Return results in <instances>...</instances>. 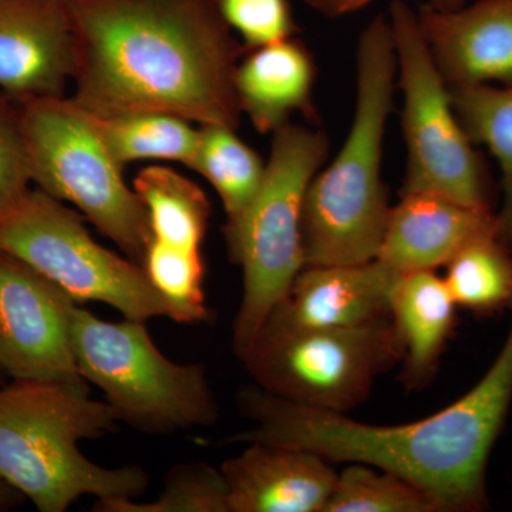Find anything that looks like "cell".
I'll return each instance as SVG.
<instances>
[{
  "label": "cell",
  "mask_w": 512,
  "mask_h": 512,
  "mask_svg": "<svg viewBox=\"0 0 512 512\" xmlns=\"http://www.w3.org/2000/svg\"><path fill=\"white\" fill-rule=\"evenodd\" d=\"M72 99L94 116L160 111L238 130L247 47L215 0H69Z\"/></svg>",
  "instance_id": "6da1fadb"
},
{
  "label": "cell",
  "mask_w": 512,
  "mask_h": 512,
  "mask_svg": "<svg viewBox=\"0 0 512 512\" xmlns=\"http://www.w3.org/2000/svg\"><path fill=\"white\" fill-rule=\"evenodd\" d=\"M511 403L512 316L493 365L473 389L433 416L396 426L367 424L251 384L238 392L239 413L251 429L221 443L275 444L312 451L329 463L370 464L426 491L441 512H478L488 507V461Z\"/></svg>",
  "instance_id": "7a4b0ae2"
},
{
  "label": "cell",
  "mask_w": 512,
  "mask_h": 512,
  "mask_svg": "<svg viewBox=\"0 0 512 512\" xmlns=\"http://www.w3.org/2000/svg\"><path fill=\"white\" fill-rule=\"evenodd\" d=\"M396 74L392 25L389 15H380L357 45L356 104L348 137L306 191L305 266L365 264L379 254L392 208L382 163Z\"/></svg>",
  "instance_id": "3957f363"
},
{
  "label": "cell",
  "mask_w": 512,
  "mask_h": 512,
  "mask_svg": "<svg viewBox=\"0 0 512 512\" xmlns=\"http://www.w3.org/2000/svg\"><path fill=\"white\" fill-rule=\"evenodd\" d=\"M109 402L55 383L13 380L0 386V481L40 512H64L84 495L134 498L150 476L140 466L101 467L79 443L119 429Z\"/></svg>",
  "instance_id": "277c9868"
},
{
  "label": "cell",
  "mask_w": 512,
  "mask_h": 512,
  "mask_svg": "<svg viewBox=\"0 0 512 512\" xmlns=\"http://www.w3.org/2000/svg\"><path fill=\"white\" fill-rule=\"evenodd\" d=\"M328 154L329 138L320 128L288 123L276 130L261 190L238 220L225 224L229 259L244 275L232 333L238 359L305 268L303 204Z\"/></svg>",
  "instance_id": "5b68a950"
},
{
  "label": "cell",
  "mask_w": 512,
  "mask_h": 512,
  "mask_svg": "<svg viewBox=\"0 0 512 512\" xmlns=\"http://www.w3.org/2000/svg\"><path fill=\"white\" fill-rule=\"evenodd\" d=\"M77 365L99 387L121 423L148 434L214 426L220 417L207 370L163 355L146 322L99 319L77 303L72 313Z\"/></svg>",
  "instance_id": "8992f818"
},
{
  "label": "cell",
  "mask_w": 512,
  "mask_h": 512,
  "mask_svg": "<svg viewBox=\"0 0 512 512\" xmlns=\"http://www.w3.org/2000/svg\"><path fill=\"white\" fill-rule=\"evenodd\" d=\"M32 183L69 202L131 261L143 266L153 239L143 201L124 180L89 111L72 97L18 101Z\"/></svg>",
  "instance_id": "52a82bcc"
},
{
  "label": "cell",
  "mask_w": 512,
  "mask_h": 512,
  "mask_svg": "<svg viewBox=\"0 0 512 512\" xmlns=\"http://www.w3.org/2000/svg\"><path fill=\"white\" fill-rule=\"evenodd\" d=\"M389 19L407 150L400 195L430 192L477 210L495 211L487 161L458 120L450 87L434 63L416 12L403 0H393Z\"/></svg>",
  "instance_id": "ba28073f"
},
{
  "label": "cell",
  "mask_w": 512,
  "mask_h": 512,
  "mask_svg": "<svg viewBox=\"0 0 512 512\" xmlns=\"http://www.w3.org/2000/svg\"><path fill=\"white\" fill-rule=\"evenodd\" d=\"M82 214L39 188L0 215V252L55 282L77 303L100 302L124 318L175 320L143 266L100 245Z\"/></svg>",
  "instance_id": "9c48e42d"
},
{
  "label": "cell",
  "mask_w": 512,
  "mask_h": 512,
  "mask_svg": "<svg viewBox=\"0 0 512 512\" xmlns=\"http://www.w3.org/2000/svg\"><path fill=\"white\" fill-rule=\"evenodd\" d=\"M392 316L342 326L259 336L241 357L256 386L291 402L348 413L377 377L403 362Z\"/></svg>",
  "instance_id": "30bf717a"
},
{
  "label": "cell",
  "mask_w": 512,
  "mask_h": 512,
  "mask_svg": "<svg viewBox=\"0 0 512 512\" xmlns=\"http://www.w3.org/2000/svg\"><path fill=\"white\" fill-rule=\"evenodd\" d=\"M77 302L15 256L0 252V369L13 380L60 384L89 394L77 365L72 313Z\"/></svg>",
  "instance_id": "8fae6325"
},
{
  "label": "cell",
  "mask_w": 512,
  "mask_h": 512,
  "mask_svg": "<svg viewBox=\"0 0 512 512\" xmlns=\"http://www.w3.org/2000/svg\"><path fill=\"white\" fill-rule=\"evenodd\" d=\"M74 72L69 0H0V89L15 101L66 96Z\"/></svg>",
  "instance_id": "7c38bea8"
},
{
  "label": "cell",
  "mask_w": 512,
  "mask_h": 512,
  "mask_svg": "<svg viewBox=\"0 0 512 512\" xmlns=\"http://www.w3.org/2000/svg\"><path fill=\"white\" fill-rule=\"evenodd\" d=\"M399 274L379 259L356 265L305 266L256 338L342 328L389 316Z\"/></svg>",
  "instance_id": "4fadbf2b"
},
{
  "label": "cell",
  "mask_w": 512,
  "mask_h": 512,
  "mask_svg": "<svg viewBox=\"0 0 512 512\" xmlns=\"http://www.w3.org/2000/svg\"><path fill=\"white\" fill-rule=\"evenodd\" d=\"M421 33L448 87L512 84V0H474L416 13Z\"/></svg>",
  "instance_id": "5bb4252c"
},
{
  "label": "cell",
  "mask_w": 512,
  "mask_h": 512,
  "mask_svg": "<svg viewBox=\"0 0 512 512\" xmlns=\"http://www.w3.org/2000/svg\"><path fill=\"white\" fill-rule=\"evenodd\" d=\"M247 446L221 466L229 512H323L338 477L332 463L301 448Z\"/></svg>",
  "instance_id": "9a60e30c"
},
{
  "label": "cell",
  "mask_w": 512,
  "mask_h": 512,
  "mask_svg": "<svg viewBox=\"0 0 512 512\" xmlns=\"http://www.w3.org/2000/svg\"><path fill=\"white\" fill-rule=\"evenodd\" d=\"M500 235L497 211L430 192L402 194L390 208L377 258L397 272L434 271L484 235Z\"/></svg>",
  "instance_id": "2e32d148"
},
{
  "label": "cell",
  "mask_w": 512,
  "mask_h": 512,
  "mask_svg": "<svg viewBox=\"0 0 512 512\" xmlns=\"http://www.w3.org/2000/svg\"><path fill=\"white\" fill-rule=\"evenodd\" d=\"M316 76L315 57L296 36L248 49L235 72L242 116L247 114L261 134H274L296 113L318 126L313 103Z\"/></svg>",
  "instance_id": "e0dca14e"
},
{
  "label": "cell",
  "mask_w": 512,
  "mask_h": 512,
  "mask_svg": "<svg viewBox=\"0 0 512 512\" xmlns=\"http://www.w3.org/2000/svg\"><path fill=\"white\" fill-rule=\"evenodd\" d=\"M456 309L444 278L434 271L397 276L390 316L403 343L402 380L407 389H421L433 380L456 326Z\"/></svg>",
  "instance_id": "ac0fdd59"
},
{
  "label": "cell",
  "mask_w": 512,
  "mask_h": 512,
  "mask_svg": "<svg viewBox=\"0 0 512 512\" xmlns=\"http://www.w3.org/2000/svg\"><path fill=\"white\" fill-rule=\"evenodd\" d=\"M133 188L146 207L154 239L173 247L201 251L211 202L194 181L174 168L150 165L134 178Z\"/></svg>",
  "instance_id": "d6986e66"
},
{
  "label": "cell",
  "mask_w": 512,
  "mask_h": 512,
  "mask_svg": "<svg viewBox=\"0 0 512 512\" xmlns=\"http://www.w3.org/2000/svg\"><path fill=\"white\" fill-rule=\"evenodd\" d=\"M451 101L470 140L490 151L500 171V237L512 248V84L450 87Z\"/></svg>",
  "instance_id": "ffe728a7"
},
{
  "label": "cell",
  "mask_w": 512,
  "mask_h": 512,
  "mask_svg": "<svg viewBox=\"0 0 512 512\" xmlns=\"http://www.w3.org/2000/svg\"><path fill=\"white\" fill-rule=\"evenodd\" d=\"M90 116L111 156L123 168L141 160L178 161L190 168L197 154L200 128L173 114L133 111Z\"/></svg>",
  "instance_id": "44dd1931"
},
{
  "label": "cell",
  "mask_w": 512,
  "mask_h": 512,
  "mask_svg": "<svg viewBox=\"0 0 512 512\" xmlns=\"http://www.w3.org/2000/svg\"><path fill=\"white\" fill-rule=\"evenodd\" d=\"M215 188L227 222L238 220L261 190L266 161L237 136V130L218 124L200 126V143L191 164Z\"/></svg>",
  "instance_id": "7402d4cb"
},
{
  "label": "cell",
  "mask_w": 512,
  "mask_h": 512,
  "mask_svg": "<svg viewBox=\"0 0 512 512\" xmlns=\"http://www.w3.org/2000/svg\"><path fill=\"white\" fill-rule=\"evenodd\" d=\"M444 276L461 308L488 315L512 302V248L498 234L471 241L450 262Z\"/></svg>",
  "instance_id": "603a6c76"
},
{
  "label": "cell",
  "mask_w": 512,
  "mask_h": 512,
  "mask_svg": "<svg viewBox=\"0 0 512 512\" xmlns=\"http://www.w3.org/2000/svg\"><path fill=\"white\" fill-rule=\"evenodd\" d=\"M323 512H441L426 491L402 476L370 466L349 463L336 477Z\"/></svg>",
  "instance_id": "cb8c5ba5"
},
{
  "label": "cell",
  "mask_w": 512,
  "mask_h": 512,
  "mask_svg": "<svg viewBox=\"0 0 512 512\" xmlns=\"http://www.w3.org/2000/svg\"><path fill=\"white\" fill-rule=\"evenodd\" d=\"M94 512H229L228 485L221 468L204 463L177 464L164 478L160 497L148 503L134 498H101Z\"/></svg>",
  "instance_id": "d4e9b609"
},
{
  "label": "cell",
  "mask_w": 512,
  "mask_h": 512,
  "mask_svg": "<svg viewBox=\"0 0 512 512\" xmlns=\"http://www.w3.org/2000/svg\"><path fill=\"white\" fill-rule=\"evenodd\" d=\"M148 279L173 306L174 322H205L211 316L204 292L205 264L201 251L151 239L143 261Z\"/></svg>",
  "instance_id": "484cf974"
},
{
  "label": "cell",
  "mask_w": 512,
  "mask_h": 512,
  "mask_svg": "<svg viewBox=\"0 0 512 512\" xmlns=\"http://www.w3.org/2000/svg\"><path fill=\"white\" fill-rule=\"evenodd\" d=\"M222 19L247 49L298 35L289 0H215Z\"/></svg>",
  "instance_id": "4316f807"
},
{
  "label": "cell",
  "mask_w": 512,
  "mask_h": 512,
  "mask_svg": "<svg viewBox=\"0 0 512 512\" xmlns=\"http://www.w3.org/2000/svg\"><path fill=\"white\" fill-rule=\"evenodd\" d=\"M32 171L18 101L0 89V215L30 190Z\"/></svg>",
  "instance_id": "83f0119b"
},
{
  "label": "cell",
  "mask_w": 512,
  "mask_h": 512,
  "mask_svg": "<svg viewBox=\"0 0 512 512\" xmlns=\"http://www.w3.org/2000/svg\"><path fill=\"white\" fill-rule=\"evenodd\" d=\"M23 495L15 488L0 481V511H8L10 508L18 507L23 501Z\"/></svg>",
  "instance_id": "f1b7e54d"
},
{
  "label": "cell",
  "mask_w": 512,
  "mask_h": 512,
  "mask_svg": "<svg viewBox=\"0 0 512 512\" xmlns=\"http://www.w3.org/2000/svg\"><path fill=\"white\" fill-rule=\"evenodd\" d=\"M370 2L373 0H335L336 12H338V16L357 12L369 5Z\"/></svg>",
  "instance_id": "f546056e"
},
{
  "label": "cell",
  "mask_w": 512,
  "mask_h": 512,
  "mask_svg": "<svg viewBox=\"0 0 512 512\" xmlns=\"http://www.w3.org/2000/svg\"><path fill=\"white\" fill-rule=\"evenodd\" d=\"M308 3L313 9L318 10L322 15L328 16V18H336L338 12H336L335 0H303Z\"/></svg>",
  "instance_id": "4dcf8cb0"
},
{
  "label": "cell",
  "mask_w": 512,
  "mask_h": 512,
  "mask_svg": "<svg viewBox=\"0 0 512 512\" xmlns=\"http://www.w3.org/2000/svg\"><path fill=\"white\" fill-rule=\"evenodd\" d=\"M468 2L470 0H427L426 5L441 12H450V10L463 8Z\"/></svg>",
  "instance_id": "1f68e13d"
},
{
  "label": "cell",
  "mask_w": 512,
  "mask_h": 512,
  "mask_svg": "<svg viewBox=\"0 0 512 512\" xmlns=\"http://www.w3.org/2000/svg\"><path fill=\"white\" fill-rule=\"evenodd\" d=\"M3 375H5V373H3V370H2V369H0V382H2V377H3Z\"/></svg>",
  "instance_id": "d6a6232c"
}]
</instances>
